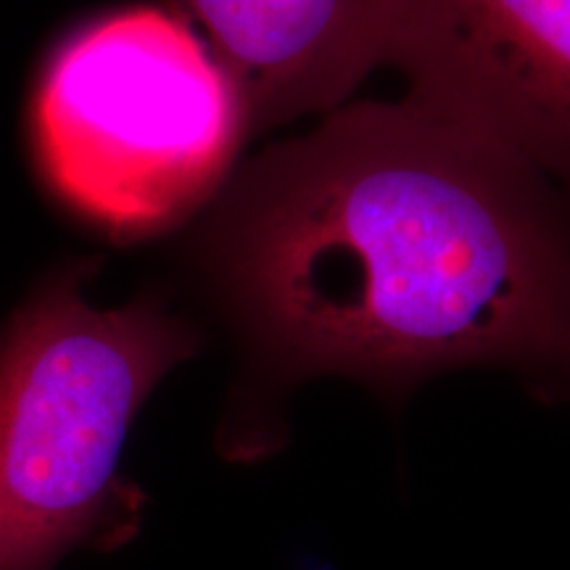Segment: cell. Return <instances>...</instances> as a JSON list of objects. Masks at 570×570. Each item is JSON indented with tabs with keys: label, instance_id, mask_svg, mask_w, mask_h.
Instances as JSON below:
<instances>
[{
	"label": "cell",
	"instance_id": "6da1fadb",
	"mask_svg": "<svg viewBox=\"0 0 570 570\" xmlns=\"http://www.w3.org/2000/svg\"><path fill=\"white\" fill-rule=\"evenodd\" d=\"M188 259L240 352L235 460L277 444L281 402L312 377L396 402L508 367L570 394V202L412 98L348 101L235 167Z\"/></svg>",
	"mask_w": 570,
	"mask_h": 570
},
{
	"label": "cell",
	"instance_id": "7a4b0ae2",
	"mask_svg": "<svg viewBox=\"0 0 570 570\" xmlns=\"http://www.w3.org/2000/svg\"><path fill=\"white\" fill-rule=\"evenodd\" d=\"M101 259H69L0 325V570H53L138 531L142 494L119 475L127 433L204 333L159 294L98 309Z\"/></svg>",
	"mask_w": 570,
	"mask_h": 570
},
{
	"label": "cell",
	"instance_id": "3957f363",
	"mask_svg": "<svg viewBox=\"0 0 570 570\" xmlns=\"http://www.w3.org/2000/svg\"><path fill=\"white\" fill-rule=\"evenodd\" d=\"M252 138L223 63L177 11L132 6L61 38L30 101V146L53 202L130 244L206 212Z\"/></svg>",
	"mask_w": 570,
	"mask_h": 570
},
{
	"label": "cell",
	"instance_id": "277c9868",
	"mask_svg": "<svg viewBox=\"0 0 570 570\" xmlns=\"http://www.w3.org/2000/svg\"><path fill=\"white\" fill-rule=\"evenodd\" d=\"M386 67L570 202V0H402Z\"/></svg>",
	"mask_w": 570,
	"mask_h": 570
},
{
	"label": "cell",
	"instance_id": "5b68a950",
	"mask_svg": "<svg viewBox=\"0 0 570 570\" xmlns=\"http://www.w3.org/2000/svg\"><path fill=\"white\" fill-rule=\"evenodd\" d=\"M196 21L246 104L252 135L331 114L386 56L402 0H169Z\"/></svg>",
	"mask_w": 570,
	"mask_h": 570
}]
</instances>
